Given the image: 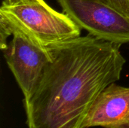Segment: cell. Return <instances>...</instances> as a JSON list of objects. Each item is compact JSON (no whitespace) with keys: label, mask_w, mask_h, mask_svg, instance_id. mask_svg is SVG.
I'll return each mask as SVG.
<instances>
[{"label":"cell","mask_w":129,"mask_h":128,"mask_svg":"<svg viewBox=\"0 0 129 128\" xmlns=\"http://www.w3.org/2000/svg\"><path fill=\"white\" fill-rule=\"evenodd\" d=\"M120 46L90 34L48 46L52 60L23 100L27 127L83 128L97 97L121 78Z\"/></svg>","instance_id":"obj_1"},{"label":"cell","mask_w":129,"mask_h":128,"mask_svg":"<svg viewBox=\"0 0 129 128\" xmlns=\"http://www.w3.org/2000/svg\"><path fill=\"white\" fill-rule=\"evenodd\" d=\"M82 28L64 12L52 8L45 0H27L0 8V48L8 37L20 32L42 46L80 36Z\"/></svg>","instance_id":"obj_2"},{"label":"cell","mask_w":129,"mask_h":128,"mask_svg":"<svg viewBox=\"0 0 129 128\" xmlns=\"http://www.w3.org/2000/svg\"><path fill=\"white\" fill-rule=\"evenodd\" d=\"M72 20L92 36L116 45L129 43V17L99 0H57Z\"/></svg>","instance_id":"obj_3"},{"label":"cell","mask_w":129,"mask_h":128,"mask_svg":"<svg viewBox=\"0 0 129 128\" xmlns=\"http://www.w3.org/2000/svg\"><path fill=\"white\" fill-rule=\"evenodd\" d=\"M11 36L1 50L23 93V100H26L36 91L52 55L48 47L36 43L20 32Z\"/></svg>","instance_id":"obj_4"},{"label":"cell","mask_w":129,"mask_h":128,"mask_svg":"<svg viewBox=\"0 0 129 128\" xmlns=\"http://www.w3.org/2000/svg\"><path fill=\"white\" fill-rule=\"evenodd\" d=\"M129 128V88L112 83L92 103L83 128Z\"/></svg>","instance_id":"obj_5"},{"label":"cell","mask_w":129,"mask_h":128,"mask_svg":"<svg viewBox=\"0 0 129 128\" xmlns=\"http://www.w3.org/2000/svg\"><path fill=\"white\" fill-rule=\"evenodd\" d=\"M129 17V0H99Z\"/></svg>","instance_id":"obj_6"},{"label":"cell","mask_w":129,"mask_h":128,"mask_svg":"<svg viewBox=\"0 0 129 128\" xmlns=\"http://www.w3.org/2000/svg\"><path fill=\"white\" fill-rule=\"evenodd\" d=\"M27 0H3L2 4L3 5H16L20 2H26Z\"/></svg>","instance_id":"obj_7"}]
</instances>
